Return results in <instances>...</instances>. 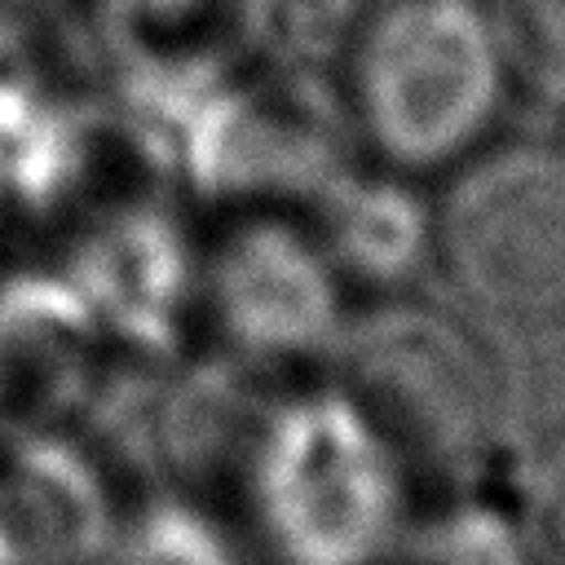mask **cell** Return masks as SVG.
I'll use <instances>...</instances> for the list:
<instances>
[{"instance_id": "1", "label": "cell", "mask_w": 565, "mask_h": 565, "mask_svg": "<svg viewBox=\"0 0 565 565\" xmlns=\"http://www.w3.org/2000/svg\"><path fill=\"white\" fill-rule=\"evenodd\" d=\"M327 66L358 159L415 181L490 146L516 93L490 0H380Z\"/></svg>"}, {"instance_id": "2", "label": "cell", "mask_w": 565, "mask_h": 565, "mask_svg": "<svg viewBox=\"0 0 565 565\" xmlns=\"http://www.w3.org/2000/svg\"><path fill=\"white\" fill-rule=\"evenodd\" d=\"M331 353L340 358L335 384L375 424L411 486L459 481L490 450L499 371L459 318L380 296L371 313H349Z\"/></svg>"}, {"instance_id": "3", "label": "cell", "mask_w": 565, "mask_h": 565, "mask_svg": "<svg viewBox=\"0 0 565 565\" xmlns=\"http://www.w3.org/2000/svg\"><path fill=\"white\" fill-rule=\"evenodd\" d=\"M433 265L481 313L516 327L565 318V137L490 141L433 203Z\"/></svg>"}, {"instance_id": "4", "label": "cell", "mask_w": 565, "mask_h": 565, "mask_svg": "<svg viewBox=\"0 0 565 565\" xmlns=\"http://www.w3.org/2000/svg\"><path fill=\"white\" fill-rule=\"evenodd\" d=\"M260 512L296 565H362L393 530L411 477L340 388L278 406L256 455Z\"/></svg>"}, {"instance_id": "5", "label": "cell", "mask_w": 565, "mask_h": 565, "mask_svg": "<svg viewBox=\"0 0 565 565\" xmlns=\"http://www.w3.org/2000/svg\"><path fill=\"white\" fill-rule=\"evenodd\" d=\"M349 296L305 212H216L199 243L194 309L243 358L305 362L331 353L349 322Z\"/></svg>"}, {"instance_id": "6", "label": "cell", "mask_w": 565, "mask_h": 565, "mask_svg": "<svg viewBox=\"0 0 565 565\" xmlns=\"http://www.w3.org/2000/svg\"><path fill=\"white\" fill-rule=\"evenodd\" d=\"M190 110V177L199 194L212 199V212H305L318 190L358 159L331 84L313 97L300 79L252 66Z\"/></svg>"}, {"instance_id": "7", "label": "cell", "mask_w": 565, "mask_h": 565, "mask_svg": "<svg viewBox=\"0 0 565 565\" xmlns=\"http://www.w3.org/2000/svg\"><path fill=\"white\" fill-rule=\"evenodd\" d=\"M84 18L132 88L190 106L274 44L269 0H84Z\"/></svg>"}, {"instance_id": "8", "label": "cell", "mask_w": 565, "mask_h": 565, "mask_svg": "<svg viewBox=\"0 0 565 565\" xmlns=\"http://www.w3.org/2000/svg\"><path fill=\"white\" fill-rule=\"evenodd\" d=\"M305 216L349 291L402 296L433 265V203L415 177L349 159Z\"/></svg>"}, {"instance_id": "9", "label": "cell", "mask_w": 565, "mask_h": 565, "mask_svg": "<svg viewBox=\"0 0 565 565\" xmlns=\"http://www.w3.org/2000/svg\"><path fill=\"white\" fill-rule=\"evenodd\" d=\"M516 88L565 115V0H490Z\"/></svg>"}, {"instance_id": "10", "label": "cell", "mask_w": 565, "mask_h": 565, "mask_svg": "<svg viewBox=\"0 0 565 565\" xmlns=\"http://www.w3.org/2000/svg\"><path fill=\"white\" fill-rule=\"evenodd\" d=\"M375 4L380 0H269L274 40L309 62H331Z\"/></svg>"}, {"instance_id": "11", "label": "cell", "mask_w": 565, "mask_h": 565, "mask_svg": "<svg viewBox=\"0 0 565 565\" xmlns=\"http://www.w3.org/2000/svg\"><path fill=\"white\" fill-rule=\"evenodd\" d=\"M115 565H230V556L203 521H194L177 508H163V512L137 521V530L119 547Z\"/></svg>"}, {"instance_id": "12", "label": "cell", "mask_w": 565, "mask_h": 565, "mask_svg": "<svg viewBox=\"0 0 565 565\" xmlns=\"http://www.w3.org/2000/svg\"><path fill=\"white\" fill-rule=\"evenodd\" d=\"M534 534L547 565H565V433L534 468Z\"/></svg>"}]
</instances>
